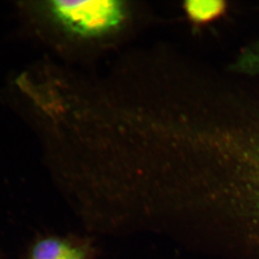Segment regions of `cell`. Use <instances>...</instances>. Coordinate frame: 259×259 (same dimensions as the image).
<instances>
[{"instance_id": "2", "label": "cell", "mask_w": 259, "mask_h": 259, "mask_svg": "<svg viewBox=\"0 0 259 259\" xmlns=\"http://www.w3.org/2000/svg\"><path fill=\"white\" fill-rule=\"evenodd\" d=\"M28 259H87V253L66 240L47 237L34 244Z\"/></svg>"}, {"instance_id": "1", "label": "cell", "mask_w": 259, "mask_h": 259, "mask_svg": "<svg viewBox=\"0 0 259 259\" xmlns=\"http://www.w3.org/2000/svg\"><path fill=\"white\" fill-rule=\"evenodd\" d=\"M51 10L60 25L82 37L103 36L123 19V9L115 1H58Z\"/></svg>"}, {"instance_id": "3", "label": "cell", "mask_w": 259, "mask_h": 259, "mask_svg": "<svg viewBox=\"0 0 259 259\" xmlns=\"http://www.w3.org/2000/svg\"><path fill=\"white\" fill-rule=\"evenodd\" d=\"M223 6L222 3L217 1L209 2H190L187 4V10L193 19L199 21L210 20L220 14Z\"/></svg>"}]
</instances>
